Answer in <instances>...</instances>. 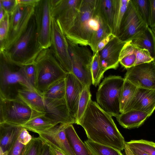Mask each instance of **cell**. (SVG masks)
<instances>
[{
  "label": "cell",
  "instance_id": "9c48e42d",
  "mask_svg": "<svg viewBox=\"0 0 155 155\" xmlns=\"http://www.w3.org/2000/svg\"><path fill=\"white\" fill-rule=\"evenodd\" d=\"M148 27L132 0L129 2L117 37L127 42L141 36Z\"/></svg>",
  "mask_w": 155,
  "mask_h": 155
},
{
  "label": "cell",
  "instance_id": "d590c367",
  "mask_svg": "<svg viewBox=\"0 0 155 155\" xmlns=\"http://www.w3.org/2000/svg\"><path fill=\"white\" fill-rule=\"evenodd\" d=\"M127 142L150 155H155V143L153 142L142 139L131 140Z\"/></svg>",
  "mask_w": 155,
  "mask_h": 155
},
{
  "label": "cell",
  "instance_id": "ee69618b",
  "mask_svg": "<svg viewBox=\"0 0 155 155\" xmlns=\"http://www.w3.org/2000/svg\"><path fill=\"white\" fill-rule=\"evenodd\" d=\"M114 35L110 33L102 39L97 44V52L101 51L115 37Z\"/></svg>",
  "mask_w": 155,
  "mask_h": 155
},
{
  "label": "cell",
  "instance_id": "ffe728a7",
  "mask_svg": "<svg viewBox=\"0 0 155 155\" xmlns=\"http://www.w3.org/2000/svg\"><path fill=\"white\" fill-rule=\"evenodd\" d=\"M17 97L34 110L45 113L44 97L38 91L23 86L18 90Z\"/></svg>",
  "mask_w": 155,
  "mask_h": 155
},
{
  "label": "cell",
  "instance_id": "7dc6e473",
  "mask_svg": "<svg viewBox=\"0 0 155 155\" xmlns=\"http://www.w3.org/2000/svg\"><path fill=\"white\" fill-rule=\"evenodd\" d=\"M40 155H51L48 144L44 142Z\"/></svg>",
  "mask_w": 155,
  "mask_h": 155
},
{
  "label": "cell",
  "instance_id": "8d00e7d4",
  "mask_svg": "<svg viewBox=\"0 0 155 155\" xmlns=\"http://www.w3.org/2000/svg\"><path fill=\"white\" fill-rule=\"evenodd\" d=\"M9 15L5 12L3 18L0 20V48L3 51L9 29Z\"/></svg>",
  "mask_w": 155,
  "mask_h": 155
},
{
  "label": "cell",
  "instance_id": "9a60e30c",
  "mask_svg": "<svg viewBox=\"0 0 155 155\" xmlns=\"http://www.w3.org/2000/svg\"><path fill=\"white\" fill-rule=\"evenodd\" d=\"M69 124H59L52 128L38 134L45 143L62 152L65 155H76L67 138L65 129Z\"/></svg>",
  "mask_w": 155,
  "mask_h": 155
},
{
  "label": "cell",
  "instance_id": "f6af8a7d",
  "mask_svg": "<svg viewBox=\"0 0 155 155\" xmlns=\"http://www.w3.org/2000/svg\"><path fill=\"white\" fill-rule=\"evenodd\" d=\"M150 4V27L155 28V0H149Z\"/></svg>",
  "mask_w": 155,
  "mask_h": 155
},
{
  "label": "cell",
  "instance_id": "f546056e",
  "mask_svg": "<svg viewBox=\"0 0 155 155\" xmlns=\"http://www.w3.org/2000/svg\"><path fill=\"white\" fill-rule=\"evenodd\" d=\"M65 78L60 79L50 86L42 94L44 97L52 99L65 98Z\"/></svg>",
  "mask_w": 155,
  "mask_h": 155
},
{
  "label": "cell",
  "instance_id": "e0dca14e",
  "mask_svg": "<svg viewBox=\"0 0 155 155\" xmlns=\"http://www.w3.org/2000/svg\"><path fill=\"white\" fill-rule=\"evenodd\" d=\"M44 100L45 114L47 116L59 124L76 123L70 113L65 98L52 99L44 97Z\"/></svg>",
  "mask_w": 155,
  "mask_h": 155
},
{
  "label": "cell",
  "instance_id": "ac0fdd59",
  "mask_svg": "<svg viewBox=\"0 0 155 155\" xmlns=\"http://www.w3.org/2000/svg\"><path fill=\"white\" fill-rule=\"evenodd\" d=\"M65 81V98L70 113L76 121L79 102L84 86L72 73H67Z\"/></svg>",
  "mask_w": 155,
  "mask_h": 155
},
{
  "label": "cell",
  "instance_id": "f5cc1de1",
  "mask_svg": "<svg viewBox=\"0 0 155 155\" xmlns=\"http://www.w3.org/2000/svg\"><path fill=\"white\" fill-rule=\"evenodd\" d=\"M123 154V155H127V154L125 153V152Z\"/></svg>",
  "mask_w": 155,
  "mask_h": 155
},
{
  "label": "cell",
  "instance_id": "83f0119b",
  "mask_svg": "<svg viewBox=\"0 0 155 155\" xmlns=\"http://www.w3.org/2000/svg\"><path fill=\"white\" fill-rule=\"evenodd\" d=\"M136 59L134 45L132 41L126 42L120 53L119 63L127 69L135 65Z\"/></svg>",
  "mask_w": 155,
  "mask_h": 155
},
{
  "label": "cell",
  "instance_id": "3957f363",
  "mask_svg": "<svg viewBox=\"0 0 155 155\" xmlns=\"http://www.w3.org/2000/svg\"><path fill=\"white\" fill-rule=\"evenodd\" d=\"M43 49L39 42L34 13L22 34L12 44L1 51L12 62L24 66L34 63Z\"/></svg>",
  "mask_w": 155,
  "mask_h": 155
},
{
  "label": "cell",
  "instance_id": "bcb514c9",
  "mask_svg": "<svg viewBox=\"0 0 155 155\" xmlns=\"http://www.w3.org/2000/svg\"><path fill=\"white\" fill-rule=\"evenodd\" d=\"M40 0H17L18 4L35 7Z\"/></svg>",
  "mask_w": 155,
  "mask_h": 155
},
{
  "label": "cell",
  "instance_id": "484cf974",
  "mask_svg": "<svg viewBox=\"0 0 155 155\" xmlns=\"http://www.w3.org/2000/svg\"><path fill=\"white\" fill-rule=\"evenodd\" d=\"M132 41L134 45L147 50L155 60V36L150 27H147L141 36Z\"/></svg>",
  "mask_w": 155,
  "mask_h": 155
},
{
  "label": "cell",
  "instance_id": "f1b7e54d",
  "mask_svg": "<svg viewBox=\"0 0 155 155\" xmlns=\"http://www.w3.org/2000/svg\"><path fill=\"white\" fill-rule=\"evenodd\" d=\"M84 143L91 155H123L121 151L116 149L88 139L85 140Z\"/></svg>",
  "mask_w": 155,
  "mask_h": 155
},
{
  "label": "cell",
  "instance_id": "7402d4cb",
  "mask_svg": "<svg viewBox=\"0 0 155 155\" xmlns=\"http://www.w3.org/2000/svg\"><path fill=\"white\" fill-rule=\"evenodd\" d=\"M59 124L47 116L44 113H40L34 116L21 127L38 134L48 130Z\"/></svg>",
  "mask_w": 155,
  "mask_h": 155
},
{
  "label": "cell",
  "instance_id": "d6986e66",
  "mask_svg": "<svg viewBox=\"0 0 155 155\" xmlns=\"http://www.w3.org/2000/svg\"><path fill=\"white\" fill-rule=\"evenodd\" d=\"M134 109L150 116L155 110V90L137 87L129 110Z\"/></svg>",
  "mask_w": 155,
  "mask_h": 155
},
{
  "label": "cell",
  "instance_id": "4fadbf2b",
  "mask_svg": "<svg viewBox=\"0 0 155 155\" xmlns=\"http://www.w3.org/2000/svg\"><path fill=\"white\" fill-rule=\"evenodd\" d=\"M34 12L33 7L18 5L13 13L9 15V31L3 51L14 42L23 33Z\"/></svg>",
  "mask_w": 155,
  "mask_h": 155
},
{
  "label": "cell",
  "instance_id": "7a4b0ae2",
  "mask_svg": "<svg viewBox=\"0 0 155 155\" xmlns=\"http://www.w3.org/2000/svg\"><path fill=\"white\" fill-rule=\"evenodd\" d=\"M104 22L100 11L99 0H82L73 25L65 35L67 39L74 43L87 46L94 35Z\"/></svg>",
  "mask_w": 155,
  "mask_h": 155
},
{
  "label": "cell",
  "instance_id": "60d3db41",
  "mask_svg": "<svg viewBox=\"0 0 155 155\" xmlns=\"http://www.w3.org/2000/svg\"><path fill=\"white\" fill-rule=\"evenodd\" d=\"M28 130L22 127L17 138L18 141L25 146L31 141L33 137Z\"/></svg>",
  "mask_w": 155,
  "mask_h": 155
},
{
  "label": "cell",
  "instance_id": "5bb4252c",
  "mask_svg": "<svg viewBox=\"0 0 155 155\" xmlns=\"http://www.w3.org/2000/svg\"><path fill=\"white\" fill-rule=\"evenodd\" d=\"M126 70L125 80L137 87L155 90V60Z\"/></svg>",
  "mask_w": 155,
  "mask_h": 155
},
{
  "label": "cell",
  "instance_id": "4316f807",
  "mask_svg": "<svg viewBox=\"0 0 155 155\" xmlns=\"http://www.w3.org/2000/svg\"><path fill=\"white\" fill-rule=\"evenodd\" d=\"M137 88V87L132 83L125 79L120 99V114L128 111Z\"/></svg>",
  "mask_w": 155,
  "mask_h": 155
},
{
  "label": "cell",
  "instance_id": "c3c4849f",
  "mask_svg": "<svg viewBox=\"0 0 155 155\" xmlns=\"http://www.w3.org/2000/svg\"><path fill=\"white\" fill-rule=\"evenodd\" d=\"M49 146L51 155H65L61 151L53 147L50 145H49Z\"/></svg>",
  "mask_w": 155,
  "mask_h": 155
},
{
  "label": "cell",
  "instance_id": "ab89813d",
  "mask_svg": "<svg viewBox=\"0 0 155 155\" xmlns=\"http://www.w3.org/2000/svg\"><path fill=\"white\" fill-rule=\"evenodd\" d=\"M18 5L17 0H0V5L9 15L13 13Z\"/></svg>",
  "mask_w": 155,
  "mask_h": 155
},
{
  "label": "cell",
  "instance_id": "44dd1931",
  "mask_svg": "<svg viewBox=\"0 0 155 155\" xmlns=\"http://www.w3.org/2000/svg\"><path fill=\"white\" fill-rule=\"evenodd\" d=\"M149 117L147 113L139 110L131 109L120 114L116 117L119 124L128 129L138 128Z\"/></svg>",
  "mask_w": 155,
  "mask_h": 155
},
{
  "label": "cell",
  "instance_id": "d4e9b609",
  "mask_svg": "<svg viewBox=\"0 0 155 155\" xmlns=\"http://www.w3.org/2000/svg\"><path fill=\"white\" fill-rule=\"evenodd\" d=\"M130 0H114L112 33L117 37Z\"/></svg>",
  "mask_w": 155,
  "mask_h": 155
},
{
  "label": "cell",
  "instance_id": "74e56055",
  "mask_svg": "<svg viewBox=\"0 0 155 155\" xmlns=\"http://www.w3.org/2000/svg\"><path fill=\"white\" fill-rule=\"evenodd\" d=\"M134 45L136 56L134 66L149 63L154 60L147 50L140 48L136 45Z\"/></svg>",
  "mask_w": 155,
  "mask_h": 155
},
{
  "label": "cell",
  "instance_id": "4dcf8cb0",
  "mask_svg": "<svg viewBox=\"0 0 155 155\" xmlns=\"http://www.w3.org/2000/svg\"><path fill=\"white\" fill-rule=\"evenodd\" d=\"M100 12L111 31L114 9V0H99Z\"/></svg>",
  "mask_w": 155,
  "mask_h": 155
},
{
  "label": "cell",
  "instance_id": "ba28073f",
  "mask_svg": "<svg viewBox=\"0 0 155 155\" xmlns=\"http://www.w3.org/2000/svg\"><path fill=\"white\" fill-rule=\"evenodd\" d=\"M72 64V72L84 86L90 88L92 83L91 68L93 54L87 46H81L67 39Z\"/></svg>",
  "mask_w": 155,
  "mask_h": 155
},
{
  "label": "cell",
  "instance_id": "8fae6325",
  "mask_svg": "<svg viewBox=\"0 0 155 155\" xmlns=\"http://www.w3.org/2000/svg\"><path fill=\"white\" fill-rule=\"evenodd\" d=\"M38 39L42 48H50L51 45V15L50 0H40L34 7Z\"/></svg>",
  "mask_w": 155,
  "mask_h": 155
},
{
  "label": "cell",
  "instance_id": "836d02e7",
  "mask_svg": "<svg viewBox=\"0 0 155 155\" xmlns=\"http://www.w3.org/2000/svg\"><path fill=\"white\" fill-rule=\"evenodd\" d=\"M43 143L39 137H33L31 141L25 146L22 155H40Z\"/></svg>",
  "mask_w": 155,
  "mask_h": 155
},
{
  "label": "cell",
  "instance_id": "7c38bea8",
  "mask_svg": "<svg viewBox=\"0 0 155 155\" xmlns=\"http://www.w3.org/2000/svg\"><path fill=\"white\" fill-rule=\"evenodd\" d=\"M50 48L62 68L67 73H71L72 64L67 39L56 21L52 17L51 45Z\"/></svg>",
  "mask_w": 155,
  "mask_h": 155
},
{
  "label": "cell",
  "instance_id": "52a82bcc",
  "mask_svg": "<svg viewBox=\"0 0 155 155\" xmlns=\"http://www.w3.org/2000/svg\"><path fill=\"white\" fill-rule=\"evenodd\" d=\"M18 97L0 96V124L21 126L39 113Z\"/></svg>",
  "mask_w": 155,
  "mask_h": 155
},
{
  "label": "cell",
  "instance_id": "681fc988",
  "mask_svg": "<svg viewBox=\"0 0 155 155\" xmlns=\"http://www.w3.org/2000/svg\"><path fill=\"white\" fill-rule=\"evenodd\" d=\"M5 12L3 8L0 5V20L3 18Z\"/></svg>",
  "mask_w": 155,
  "mask_h": 155
},
{
  "label": "cell",
  "instance_id": "7bdbcfd3",
  "mask_svg": "<svg viewBox=\"0 0 155 155\" xmlns=\"http://www.w3.org/2000/svg\"><path fill=\"white\" fill-rule=\"evenodd\" d=\"M25 147L17 139L8 151V155H22Z\"/></svg>",
  "mask_w": 155,
  "mask_h": 155
},
{
  "label": "cell",
  "instance_id": "30bf717a",
  "mask_svg": "<svg viewBox=\"0 0 155 155\" xmlns=\"http://www.w3.org/2000/svg\"><path fill=\"white\" fill-rule=\"evenodd\" d=\"M82 0H50L51 17L65 35L73 26Z\"/></svg>",
  "mask_w": 155,
  "mask_h": 155
},
{
  "label": "cell",
  "instance_id": "8992f818",
  "mask_svg": "<svg viewBox=\"0 0 155 155\" xmlns=\"http://www.w3.org/2000/svg\"><path fill=\"white\" fill-rule=\"evenodd\" d=\"M125 79L121 76L110 75L105 78L96 94L97 103L112 117L120 114V101Z\"/></svg>",
  "mask_w": 155,
  "mask_h": 155
},
{
  "label": "cell",
  "instance_id": "2e32d148",
  "mask_svg": "<svg viewBox=\"0 0 155 155\" xmlns=\"http://www.w3.org/2000/svg\"><path fill=\"white\" fill-rule=\"evenodd\" d=\"M126 42L115 37L100 51L98 52L99 62L102 72L118 67L120 51Z\"/></svg>",
  "mask_w": 155,
  "mask_h": 155
},
{
  "label": "cell",
  "instance_id": "6da1fadb",
  "mask_svg": "<svg viewBox=\"0 0 155 155\" xmlns=\"http://www.w3.org/2000/svg\"><path fill=\"white\" fill-rule=\"evenodd\" d=\"M76 124L84 128L88 139L120 151L124 149V139L112 116L91 99L83 116Z\"/></svg>",
  "mask_w": 155,
  "mask_h": 155
},
{
  "label": "cell",
  "instance_id": "816d5d0a",
  "mask_svg": "<svg viewBox=\"0 0 155 155\" xmlns=\"http://www.w3.org/2000/svg\"><path fill=\"white\" fill-rule=\"evenodd\" d=\"M153 32V33L154 34V35L155 36V28H151Z\"/></svg>",
  "mask_w": 155,
  "mask_h": 155
},
{
  "label": "cell",
  "instance_id": "f907efd6",
  "mask_svg": "<svg viewBox=\"0 0 155 155\" xmlns=\"http://www.w3.org/2000/svg\"><path fill=\"white\" fill-rule=\"evenodd\" d=\"M8 151H4L0 147V155H8Z\"/></svg>",
  "mask_w": 155,
  "mask_h": 155
},
{
  "label": "cell",
  "instance_id": "d6a6232c",
  "mask_svg": "<svg viewBox=\"0 0 155 155\" xmlns=\"http://www.w3.org/2000/svg\"><path fill=\"white\" fill-rule=\"evenodd\" d=\"M91 71L92 79V84L96 87L99 85L104 74L99 64L98 52L93 54Z\"/></svg>",
  "mask_w": 155,
  "mask_h": 155
},
{
  "label": "cell",
  "instance_id": "b9f144b4",
  "mask_svg": "<svg viewBox=\"0 0 155 155\" xmlns=\"http://www.w3.org/2000/svg\"><path fill=\"white\" fill-rule=\"evenodd\" d=\"M124 152L127 155H150L146 152L142 151L125 142Z\"/></svg>",
  "mask_w": 155,
  "mask_h": 155
},
{
  "label": "cell",
  "instance_id": "5b68a950",
  "mask_svg": "<svg viewBox=\"0 0 155 155\" xmlns=\"http://www.w3.org/2000/svg\"><path fill=\"white\" fill-rule=\"evenodd\" d=\"M23 86L36 90L27 81L23 66L12 62L0 51V96L16 98L18 90Z\"/></svg>",
  "mask_w": 155,
  "mask_h": 155
},
{
  "label": "cell",
  "instance_id": "277c9868",
  "mask_svg": "<svg viewBox=\"0 0 155 155\" xmlns=\"http://www.w3.org/2000/svg\"><path fill=\"white\" fill-rule=\"evenodd\" d=\"M35 64L36 72L35 88L42 94L53 84L65 78L67 74L50 48L44 49L41 51Z\"/></svg>",
  "mask_w": 155,
  "mask_h": 155
},
{
  "label": "cell",
  "instance_id": "f35d334b",
  "mask_svg": "<svg viewBox=\"0 0 155 155\" xmlns=\"http://www.w3.org/2000/svg\"><path fill=\"white\" fill-rule=\"evenodd\" d=\"M23 67L25 75L27 81L33 88L36 90L35 88L36 68L35 63L24 65Z\"/></svg>",
  "mask_w": 155,
  "mask_h": 155
},
{
  "label": "cell",
  "instance_id": "db71d44e",
  "mask_svg": "<svg viewBox=\"0 0 155 155\" xmlns=\"http://www.w3.org/2000/svg\"></svg>",
  "mask_w": 155,
  "mask_h": 155
},
{
  "label": "cell",
  "instance_id": "603a6c76",
  "mask_svg": "<svg viewBox=\"0 0 155 155\" xmlns=\"http://www.w3.org/2000/svg\"><path fill=\"white\" fill-rule=\"evenodd\" d=\"M21 128L19 126L0 124V147L4 151L9 150L17 140Z\"/></svg>",
  "mask_w": 155,
  "mask_h": 155
},
{
  "label": "cell",
  "instance_id": "1f68e13d",
  "mask_svg": "<svg viewBox=\"0 0 155 155\" xmlns=\"http://www.w3.org/2000/svg\"><path fill=\"white\" fill-rule=\"evenodd\" d=\"M91 94L90 89L84 86L80 97L78 111L76 118V124L80 120L84 114L89 102L91 99Z\"/></svg>",
  "mask_w": 155,
  "mask_h": 155
},
{
  "label": "cell",
  "instance_id": "e575fe53",
  "mask_svg": "<svg viewBox=\"0 0 155 155\" xmlns=\"http://www.w3.org/2000/svg\"><path fill=\"white\" fill-rule=\"evenodd\" d=\"M132 1L145 22L150 27V8L149 0Z\"/></svg>",
  "mask_w": 155,
  "mask_h": 155
},
{
  "label": "cell",
  "instance_id": "cb8c5ba5",
  "mask_svg": "<svg viewBox=\"0 0 155 155\" xmlns=\"http://www.w3.org/2000/svg\"><path fill=\"white\" fill-rule=\"evenodd\" d=\"M65 130L70 145L76 155H91L85 143L78 137L72 124H69Z\"/></svg>",
  "mask_w": 155,
  "mask_h": 155
}]
</instances>
